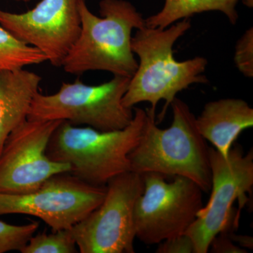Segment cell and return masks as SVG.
Segmentation results:
<instances>
[{
    "instance_id": "cell-22",
    "label": "cell",
    "mask_w": 253,
    "mask_h": 253,
    "mask_svg": "<svg viewBox=\"0 0 253 253\" xmlns=\"http://www.w3.org/2000/svg\"><path fill=\"white\" fill-rule=\"evenodd\" d=\"M16 1H23V2H28V1H31V0H14Z\"/></svg>"
},
{
    "instance_id": "cell-21",
    "label": "cell",
    "mask_w": 253,
    "mask_h": 253,
    "mask_svg": "<svg viewBox=\"0 0 253 253\" xmlns=\"http://www.w3.org/2000/svg\"><path fill=\"white\" fill-rule=\"evenodd\" d=\"M230 236V239L232 241L237 242L240 246H245L246 248H249V249H253V238L247 236H237L232 234Z\"/></svg>"
},
{
    "instance_id": "cell-9",
    "label": "cell",
    "mask_w": 253,
    "mask_h": 253,
    "mask_svg": "<svg viewBox=\"0 0 253 253\" xmlns=\"http://www.w3.org/2000/svg\"><path fill=\"white\" fill-rule=\"evenodd\" d=\"M106 186L86 184L70 172L50 176L31 193H0V215L22 214L40 218L52 231L71 229L104 199Z\"/></svg>"
},
{
    "instance_id": "cell-2",
    "label": "cell",
    "mask_w": 253,
    "mask_h": 253,
    "mask_svg": "<svg viewBox=\"0 0 253 253\" xmlns=\"http://www.w3.org/2000/svg\"><path fill=\"white\" fill-rule=\"evenodd\" d=\"M80 12L81 33L63 59V71L72 75L101 71L132 77L138 61L131 49V33L146 26L142 14L126 0H101V17L83 0Z\"/></svg>"
},
{
    "instance_id": "cell-11",
    "label": "cell",
    "mask_w": 253,
    "mask_h": 253,
    "mask_svg": "<svg viewBox=\"0 0 253 253\" xmlns=\"http://www.w3.org/2000/svg\"><path fill=\"white\" fill-rule=\"evenodd\" d=\"M83 0H41L23 13L0 9V25L26 44L35 46L56 67L61 64L81 30Z\"/></svg>"
},
{
    "instance_id": "cell-17",
    "label": "cell",
    "mask_w": 253,
    "mask_h": 253,
    "mask_svg": "<svg viewBox=\"0 0 253 253\" xmlns=\"http://www.w3.org/2000/svg\"><path fill=\"white\" fill-rule=\"evenodd\" d=\"M37 221L25 225H12L0 220V253L21 251L39 228Z\"/></svg>"
},
{
    "instance_id": "cell-12",
    "label": "cell",
    "mask_w": 253,
    "mask_h": 253,
    "mask_svg": "<svg viewBox=\"0 0 253 253\" xmlns=\"http://www.w3.org/2000/svg\"><path fill=\"white\" fill-rule=\"evenodd\" d=\"M196 126L205 140L213 145L225 159L239 134L253 126V109L244 100L222 99L205 105L196 118Z\"/></svg>"
},
{
    "instance_id": "cell-14",
    "label": "cell",
    "mask_w": 253,
    "mask_h": 253,
    "mask_svg": "<svg viewBox=\"0 0 253 253\" xmlns=\"http://www.w3.org/2000/svg\"><path fill=\"white\" fill-rule=\"evenodd\" d=\"M239 1L249 7L253 6V0H165L163 9L145 19L149 28H166L195 14L207 11H220L231 24L237 22L239 15L236 5Z\"/></svg>"
},
{
    "instance_id": "cell-18",
    "label": "cell",
    "mask_w": 253,
    "mask_h": 253,
    "mask_svg": "<svg viewBox=\"0 0 253 253\" xmlns=\"http://www.w3.org/2000/svg\"><path fill=\"white\" fill-rule=\"evenodd\" d=\"M234 62L240 72L247 78L253 77V29L245 32L237 42Z\"/></svg>"
},
{
    "instance_id": "cell-10",
    "label": "cell",
    "mask_w": 253,
    "mask_h": 253,
    "mask_svg": "<svg viewBox=\"0 0 253 253\" xmlns=\"http://www.w3.org/2000/svg\"><path fill=\"white\" fill-rule=\"evenodd\" d=\"M62 122L27 120L10 133L0 152V193H31L50 176L71 172L69 165L52 161L46 154Z\"/></svg>"
},
{
    "instance_id": "cell-16",
    "label": "cell",
    "mask_w": 253,
    "mask_h": 253,
    "mask_svg": "<svg viewBox=\"0 0 253 253\" xmlns=\"http://www.w3.org/2000/svg\"><path fill=\"white\" fill-rule=\"evenodd\" d=\"M78 246L71 229L33 235L21 253H76Z\"/></svg>"
},
{
    "instance_id": "cell-20",
    "label": "cell",
    "mask_w": 253,
    "mask_h": 253,
    "mask_svg": "<svg viewBox=\"0 0 253 253\" xmlns=\"http://www.w3.org/2000/svg\"><path fill=\"white\" fill-rule=\"evenodd\" d=\"M229 228L221 231L214 238L210 246L209 250L211 249L212 253H247L245 250L241 249L233 244L232 240L230 239L229 232H228Z\"/></svg>"
},
{
    "instance_id": "cell-13",
    "label": "cell",
    "mask_w": 253,
    "mask_h": 253,
    "mask_svg": "<svg viewBox=\"0 0 253 253\" xmlns=\"http://www.w3.org/2000/svg\"><path fill=\"white\" fill-rule=\"evenodd\" d=\"M42 78L28 70L0 71V152L6 137L28 120Z\"/></svg>"
},
{
    "instance_id": "cell-6",
    "label": "cell",
    "mask_w": 253,
    "mask_h": 253,
    "mask_svg": "<svg viewBox=\"0 0 253 253\" xmlns=\"http://www.w3.org/2000/svg\"><path fill=\"white\" fill-rule=\"evenodd\" d=\"M142 175L144 189L134 211L136 238L145 244L156 245L185 234L204 207V191L184 176H174L168 182L159 173Z\"/></svg>"
},
{
    "instance_id": "cell-19",
    "label": "cell",
    "mask_w": 253,
    "mask_h": 253,
    "mask_svg": "<svg viewBox=\"0 0 253 253\" xmlns=\"http://www.w3.org/2000/svg\"><path fill=\"white\" fill-rule=\"evenodd\" d=\"M158 245V253H194L192 241L186 234L166 240Z\"/></svg>"
},
{
    "instance_id": "cell-5",
    "label": "cell",
    "mask_w": 253,
    "mask_h": 253,
    "mask_svg": "<svg viewBox=\"0 0 253 253\" xmlns=\"http://www.w3.org/2000/svg\"><path fill=\"white\" fill-rule=\"evenodd\" d=\"M129 81V78L114 76L98 85L84 84L80 80L63 83L54 94L36 95L28 120L66 121L100 131L122 129L134 118V110L123 104Z\"/></svg>"
},
{
    "instance_id": "cell-4",
    "label": "cell",
    "mask_w": 253,
    "mask_h": 253,
    "mask_svg": "<svg viewBox=\"0 0 253 253\" xmlns=\"http://www.w3.org/2000/svg\"><path fill=\"white\" fill-rule=\"evenodd\" d=\"M134 118L122 129L100 131L63 121L51 136L46 154L67 163L71 174L86 184L106 186L115 176L130 171L129 154L144 131L146 110L133 108Z\"/></svg>"
},
{
    "instance_id": "cell-15",
    "label": "cell",
    "mask_w": 253,
    "mask_h": 253,
    "mask_svg": "<svg viewBox=\"0 0 253 253\" xmlns=\"http://www.w3.org/2000/svg\"><path fill=\"white\" fill-rule=\"evenodd\" d=\"M47 61L35 46L18 40L0 25V71L23 69Z\"/></svg>"
},
{
    "instance_id": "cell-3",
    "label": "cell",
    "mask_w": 253,
    "mask_h": 253,
    "mask_svg": "<svg viewBox=\"0 0 253 253\" xmlns=\"http://www.w3.org/2000/svg\"><path fill=\"white\" fill-rule=\"evenodd\" d=\"M170 106L172 123L166 129L158 127L156 116L146 110L142 135L129 154L130 171L184 176L204 192H209L212 184L209 146L198 130L196 117L189 106L176 97Z\"/></svg>"
},
{
    "instance_id": "cell-1",
    "label": "cell",
    "mask_w": 253,
    "mask_h": 253,
    "mask_svg": "<svg viewBox=\"0 0 253 253\" xmlns=\"http://www.w3.org/2000/svg\"><path fill=\"white\" fill-rule=\"evenodd\" d=\"M191 27L189 18H185L166 28L146 26L136 30L131 38V49L139 61L123 98L126 107L133 109L139 103L149 102L151 108L148 110L156 116V106L163 100L166 103L158 116L161 122L178 93L191 84L208 83L204 76L206 58L178 61L174 56V44Z\"/></svg>"
},
{
    "instance_id": "cell-7",
    "label": "cell",
    "mask_w": 253,
    "mask_h": 253,
    "mask_svg": "<svg viewBox=\"0 0 253 253\" xmlns=\"http://www.w3.org/2000/svg\"><path fill=\"white\" fill-rule=\"evenodd\" d=\"M102 203L71 228L81 253H134V211L144 189L142 174L129 171L106 184Z\"/></svg>"
},
{
    "instance_id": "cell-8",
    "label": "cell",
    "mask_w": 253,
    "mask_h": 253,
    "mask_svg": "<svg viewBox=\"0 0 253 253\" xmlns=\"http://www.w3.org/2000/svg\"><path fill=\"white\" fill-rule=\"evenodd\" d=\"M211 195L206 206L186 231L194 246V253H207L211 242L233 222L232 206L236 200L246 203L253 186V150L245 154L242 147H231L225 159L214 148L209 147Z\"/></svg>"
}]
</instances>
